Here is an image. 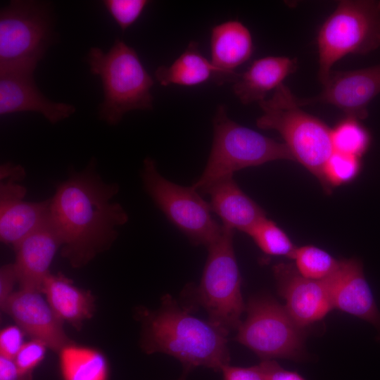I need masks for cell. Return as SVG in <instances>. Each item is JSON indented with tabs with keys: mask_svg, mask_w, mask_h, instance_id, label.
Segmentation results:
<instances>
[{
	"mask_svg": "<svg viewBox=\"0 0 380 380\" xmlns=\"http://www.w3.org/2000/svg\"><path fill=\"white\" fill-rule=\"evenodd\" d=\"M119 190L118 184L103 179L94 159L56 186L50 198V219L61 239L63 255L74 267L108 249L127 222L125 208L112 201Z\"/></svg>",
	"mask_w": 380,
	"mask_h": 380,
	"instance_id": "6da1fadb",
	"label": "cell"
},
{
	"mask_svg": "<svg viewBox=\"0 0 380 380\" xmlns=\"http://www.w3.org/2000/svg\"><path fill=\"white\" fill-rule=\"evenodd\" d=\"M145 315L142 345L147 353L175 357L186 373L198 367L219 372L229 364L228 335L192 315L170 295L162 298L160 308Z\"/></svg>",
	"mask_w": 380,
	"mask_h": 380,
	"instance_id": "7a4b0ae2",
	"label": "cell"
},
{
	"mask_svg": "<svg viewBox=\"0 0 380 380\" xmlns=\"http://www.w3.org/2000/svg\"><path fill=\"white\" fill-rule=\"evenodd\" d=\"M87 62L103 86V101L99 110L101 120L115 125L129 111L153 109L154 81L132 47L116 39L107 52L91 48Z\"/></svg>",
	"mask_w": 380,
	"mask_h": 380,
	"instance_id": "3957f363",
	"label": "cell"
},
{
	"mask_svg": "<svg viewBox=\"0 0 380 380\" xmlns=\"http://www.w3.org/2000/svg\"><path fill=\"white\" fill-rule=\"evenodd\" d=\"M258 104L262 114L256 120L257 126L278 132L294 160L316 176L327 191L324 167L334 152L331 129L302 110L297 97L284 84Z\"/></svg>",
	"mask_w": 380,
	"mask_h": 380,
	"instance_id": "277c9868",
	"label": "cell"
},
{
	"mask_svg": "<svg viewBox=\"0 0 380 380\" xmlns=\"http://www.w3.org/2000/svg\"><path fill=\"white\" fill-rule=\"evenodd\" d=\"M213 127L208 162L201 177L191 185L198 192L203 193L215 182L232 177L246 167L278 160H295L285 144L232 120L224 105L217 107Z\"/></svg>",
	"mask_w": 380,
	"mask_h": 380,
	"instance_id": "5b68a950",
	"label": "cell"
},
{
	"mask_svg": "<svg viewBox=\"0 0 380 380\" xmlns=\"http://www.w3.org/2000/svg\"><path fill=\"white\" fill-rule=\"evenodd\" d=\"M318 77L324 84L334 63L348 54H367L380 46V1L343 0L317 34Z\"/></svg>",
	"mask_w": 380,
	"mask_h": 380,
	"instance_id": "8992f818",
	"label": "cell"
},
{
	"mask_svg": "<svg viewBox=\"0 0 380 380\" xmlns=\"http://www.w3.org/2000/svg\"><path fill=\"white\" fill-rule=\"evenodd\" d=\"M46 3L11 1L0 12V73H34L53 42Z\"/></svg>",
	"mask_w": 380,
	"mask_h": 380,
	"instance_id": "52a82bcc",
	"label": "cell"
},
{
	"mask_svg": "<svg viewBox=\"0 0 380 380\" xmlns=\"http://www.w3.org/2000/svg\"><path fill=\"white\" fill-rule=\"evenodd\" d=\"M234 232L223 227L221 236L208 247L201 279L195 290L196 300L206 311L208 320L227 335L238 329L246 310L233 246Z\"/></svg>",
	"mask_w": 380,
	"mask_h": 380,
	"instance_id": "ba28073f",
	"label": "cell"
},
{
	"mask_svg": "<svg viewBox=\"0 0 380 380\" xmlns=\"http://www.w3.org/2000/svg\"><path fill=\"white\" fill-rule=\"evenodd\" d=\"M246 311L247 317L237 329V342L262 360L305 359V329L292 319L284 305L269 295L260 294L248 300Z\"/></svg>",
	"mask_w": 380,
	"mask_h": 380,
	"instance_id": "9c48e42d",
	"label": "cell"
},
{
	"mask_svg": "<svg viewBox=\"0 0 380 380\" xmlns=\"http://www.w3.org/2000/svg\"><path fill=\"white\" fill-rule=\"evenodd\" d=\"M141 177L157 207L193 244L208 248L221 236L222 225L213 219L209 203L192 186H181L165 178L150 157L143 162Z\"/></svg>",
	"mask_w": 380,
	"mask_h": 380,
	"instance_id": "30bf717a",
	"label": "cell"
},
{
	"mask_svg": "<svg viewBox=\"0 0 380 380\" xmlns=\"http://www.w3.org/2000/svg\"><path fill=\"white\" fill-rule=\"evenodd\" d=\"M25 170L10 162L0 167V239L15 247L50 217V198L24 200L27 189L20 184Z\"/></svg>",
	"mask_w": 380,
	"mask_h": 380,
	"instance_id": "8fae6325",
	"label": "cell"
},
{
	"mask_svg": "<svg viewBox=\"0 0 380 380\" xmlns=\"http://www.w3.org/2000/svg\"><path fill=\"white\" fill-rule=\"evenodd\" d=\"M323 86L320 94L314 97H297L298 105L331 104L347 117L364 120L368 116V105L380 93V64L359 70L331 72Z\"/></svg>",
	"mask_w": 380,
	"mask_h": 380,
	"instance_id": "7c38bea8",
	"label": "cell"
},
{
	"mask_svg": "<svg viewBox=\"0 0 380 380\" xmlns=\"http://www.w3.org/2000/svg\"><path fill=\"white\" fill-rule=\"evenodd\" d=\"M273 272L284 307L300 327L305 329L334 309L324 279L306 278L291 263L277 264Z\"/></svg>",
	"mask_w": 380,
	"mask_h": 380,
	"instance_id": "4fadbf2b",
	"label": "cell"
},
{
	"mask_svg": "<svg viewBox=\"0 0 380 380\" xmlns=\"http://www.w3.org/2000/svg\"><path fill=\"white\" fill-rule=\"evenodd\" d=\"M42 292L20 289L8 299L3 312L11 316L32 339L38 340L55 352L71 343L63 322L53 310Z\"/></svg>",
	"mask_w": 380,
	"mask_h": 380,
	"instance_id": "5bb4252c",
	"label": "cell"
},
{
	"mask_svg": "<svg viewBox=\"0 0 380 380\" xmlns=\"http://www.w3.org/2000/svg\"><path fill=\"white\" fill-rule=\"evenodd\" d=\"M324 280L333 308L370 323L380 338V312L365 277L362 262L355 258L341 260L337 270Z\"/></svg>",
	"mask_w": 380,
	"mask_h": 380,
	"instance_id": "9a60e30c",
	"label": "cell"
},
{
	"mask_svg": "<svg viewBox=\"0 0 380 380\" xmlns=\"http://www.w3.org/2000/svg\"><path fill=\"white\" fill-rule=\"evenodd\" d=\"M60 247L62 241L50 217L14 247V265L20 289L42 293L44 282L50 274V265Z\"/></svg>",
	"mask_w": 380,
	"mask_h": 380,
	"instance_id": "2e32d148",
	"label": "cell"
},
{
	"mask_svg": "<svg viewBox=\"0 0 380 380\" xmlns=\"http://www.w3.org/2000/svg\"><path fill=\"white\" fill-rule=\"evenodd\" d=\"M37 112L51 124L72 115L75 108L51 101L39 90L32 73H0V115Z\"/></svg>",
	"mask_w": 380,
	"mask_h": 380,
	"instance_id": "e0dca14e",
	"label": "cell"
},
{
	"mask_svg": "<svg viewBox=\"0 0 380 380\" xmlns=\"http://www.w3.org/2000/svg\"><path fill=\"white\" fill-rule=\"evenodd\" d=\"M203 194L209 196L212 212L227 229L247 234L266 217L265 211L239 188L233 177L215 182Z\"/></svg>",
	"mask_w": 380,
	"mask_h": 380,
	"instance_id": "ac0fdd59",
	"label": "cell"
},
{
	"mask_svg": "<svg viewBox=\"0 0 380 380\" xmlns=\"http://www.w3.org/2000/svg\"><path fill=\"white\" fill-rule=\"evenodd\" d=\"M253 51L252 35L239 20H227L213 27L210 62L216 69L217 77L236 79L234 70L250 58Z\"/></svg>",
	"mask_w": 380,
	"mask_h": 380,
	"instance_id": "d6986e66",
	"label": "cell"
},
{
	"mask_svg": "<svg viewBox=\"0 0 380 380\" xmlns=\"http://www.w3.org/2000/svg\"><path fill=\"white\" fill-rule=\"evenodd\" d=\"M297 61L286 56H267L254 61L232 87L239 101L245 105L265 99L297 69Z\"/></svg>",
	"mask_w": 380,
	"mask_h": 380,
	"instance_id": "ffe728a7",
	"label": "cell"
},
{
	"mask_svg": "<svg viewBox=\"0 0 380 380\" xmlns=\"http://www.w3.org/2000/svg\"><path fill=\"white\" fill-rule=\"evenodd\" d=\"M42 292L63 322L77 327L93 314L94 300L91 294L73 285L62 274L50 273L44 282Z\"/></svg>",
	"mask_w": 380,
	"mask_h": 380,
	"instance_id": "44dd1931",
	"label": "cell"
},
{
	"mask_svg": "<svg viewBox=\"0 0 380 380\" xmlns=\"http://www.w3.org/2000/svg\"><path fill=\"white\" fill-rule=\"evenodd\" d=\"M213 75L217 77L215 68L203 56L194 42L189 44L171 65H160L155 72L156 80L163 86H196L205 82Z\"/></svg>",
	"mask_w": 380,
	"mask_h": 380,
	"instance_id": "7402d4cb",
	"label": "cell"
},
{
	"mask_svg": "<svg viewBox=\"0 0 380 380\" xmlns=\"http://www.w3.org/2000/svg\"><path fill=\"white\" fill-rule=\"evenodd\" d=\"M58 354L63 380H108V361L99 350L71 343Z\"/></svg>",
	"mask_w": 380,
	"mask_h": 380,
	"instance_id": "603a6c76",
	"label": "cell"
},
{
	"mask_svg": "<svg viewBox=\"0 0 380 380\" xmlns=\"http://www.w3.org/2000/svg\"><path fill=\"white\" fill-rule=\"evenodd\" d=\"M334 151L360 158L369 148L371 137L359 120L347 117L331 129Z\"/></svg>",
	"mask_w": 380,
	"mask_h": 380,
	"instance_id": "cb8c5ba5",
	"label": "cell"
},
{
	"mask_svg": "<svg viewBox=\"0 0 380 380\" xmlns=\"http://www.w3.org/2000/svg\"><path fill=\"white\" fill-rule=\"evenodd\" d=\"M247 234L265 253L294 258L298 247L275 222L267 217L256 224Z\"/></svg>",
	"mask_w": 380,
	"mask_h": 380,
	"instance_id": "d4e9b609",
	"label": "cell"
},
{
	"mask_svg": "<svg viewBox=\"0 0 380 380\" xmlns=\"http://www.w3.org/2000/svg\"><path fill=\"white\" fill-rule=\"evenodd\" d=\"M293 259L296 267L301 275L315 280L329 277L340 264V260L325 251L312 246L298 248Z\"/></svg>",
	"mask_w": 380,
	"mask_h": 380,
	"instance_id": "484cf974",
	"label": "cell"
},
{
	"mask_svg": "<svg viewBox=\"0 0 380 380\" xmlns=\"http://www.w3.org/2000/svg\"><path fill=\"white\" fill-rule=\"evenodd\" d=\"M360 170V158L334 151L324 167L327 191L330 186H338L354 179Z\"/></svg>",
	"mask_w": 380,
	"mask_h": 380,
	"instance_id": "4316f807",
	"label": "cell"
},
{
	"mask_svg": "<svg viewBox=\"0 0 380 380\" xmlns=\"http://www.w3.org/2000/svg\"><path fill=\"white\" fill-rule=\"evenodd\" d=\"M103 3L120 29L125 31L137 20L149 1L105 0Z\"/></svg>",
	"mask_w": 380,
	"mask_h": 380,
	"instance_id": "83f0119b",
	"label": "cell"
},
{
	"mask_svg": "<svg viewBox=\"0 0 380 380\" xmlns=\"http://www.w3.org/2000/svg\"><path fill=\"white\" fill-rule=\"evenodd\" d=\"M46 346L32 339L25 342L13 359L18 367L25 373H32L33 369L44 360Z\"/></svg>",
	"mask_w": 380,
	"mask_h": 380,
	"instance_id": "f1b7e54d",
	"label": "cell"
},
{
	"mask_svg": "<svg viewBox=\"0 0 380 380\" xmlns=\"http://www.w3.org/2000/svg\"><path fill=\"white\" fill-rule=\"evenodd\" d=\"M25 332L18 326L4 327L0 332V355L14 359L24 342Z\"/></svg>",
	"mask_w": 380,
	"mask_h": 380,
	"instance_id": "f546056e",
	"label": "cell"
},
{
	"mask_svg": "<svg viewBox=\"0 0 380 380\" xmlns=\"http://www.w3.org/2000/svg\"><path fill=\"white\" fill-rule=\"evenodd\" d=\"M221 372L223 380H267L265 373L259 365L241 367L231 366L229 364L224 366Z\"/></svg>",
	"mask_w": 380,
	"mask_h": 380,
	"instance_id": "4dcf8cb0",
	"label": "cell"
},
{
	"mask_svg": "<svg viewBox=\"0 0 380 380\" xmlns=\"http://www.w3.org/2000/svg\"><path fill=\"white\" fill-rule=\"evenodd\" d=\"M18 277L14 263L3 265L0 269V307H4L8 299L14 293Z\"/></svg>",
	"mask_w": 380,
	"mask_h": 380,
	"instance_id": "1f68e13d",
	"label": "cell"
},
{
	"mask_svg": "<svg viewBox=\"0 0 380 380\" xmlns=\"http://www.w3.org/2000/svg\"><path fill=\"white\" fill-rule=\"evenodd\" d=\"M267 380H305L296 372L282 368L275 360H262L259 364Z\"/></svg>",
	"mask_w": 380,
	"mask_h": 380,
	"instance_id": "d6a6232c",
	"label": "cell"
},
{
	"mask_svg": "<svg viewBox=\"0 0 380 380\" xmlns=\"http://www.w3.org/2000/svg\"><path fill=\"white\" fill-rule=\"evenodd\" d=\"M0 380H32V373H25L13 359L0 355Z\"/></svg>",
	"mask_w": 380,
	"mask_h": 380,
	"instance_id": "836d02e7",
	"label": "cell"
},
{
	"mask_svg": "<svg viewBox=\"0 0 380 380\" xmlns=\"http://www.w3.org/2000/svg\"><path fill=\"white\" fill-rule=\"evenodd\" d=\"M186 373L184 372V374L183 376H182L179 379V380H185V376H186Z\"/></svg>",
	"mask_w": 380,
	"mask_h": 380,
	"instance_id": "e575fe53",
	"label": "cell"
}]
</instances>
